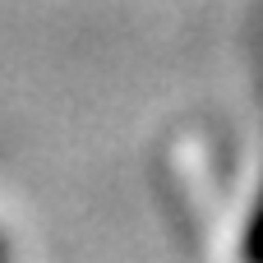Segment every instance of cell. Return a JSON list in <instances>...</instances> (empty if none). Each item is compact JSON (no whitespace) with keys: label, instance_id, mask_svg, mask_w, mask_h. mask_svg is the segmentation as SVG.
<instances>
[{"label":"cell","instance_id":"6da1fadb","mask_svg":"<svg viewBox=\"0 0 263 263\" xmlns=\"http://www.w3.org/2000/svg\"><path fill=\"white\" fill-rule=\"evenodd\" d=\"M0 263H9V245H5V236H0Z\"/></svg>","mask_w":263,"mask_h":263}]
</instances>
